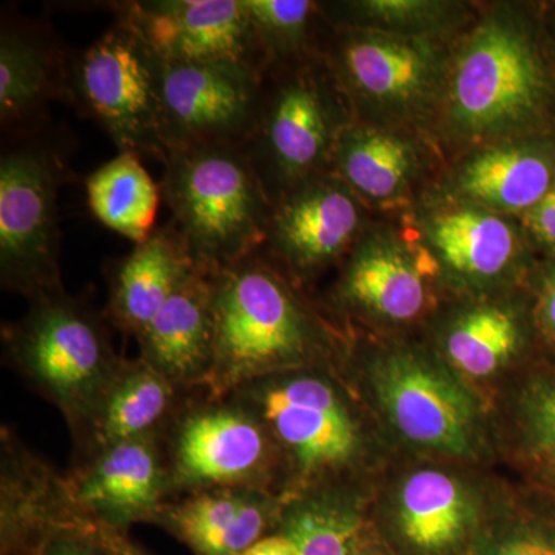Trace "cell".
Masks as SVG:
<instances>
[{
	"mask_svg": "<svg viewBox=\"0 0 555 555\" xmlns=\"http://www.w3.org/2000/svg\"><path fill=\"white\" fill-rule=\"evenodd\" d=\"M555 131V40L545 5L496 3L454 40L430 134L462 155Z\"/></svg>",
	"mask_w": 555,
	"mask_h": 555,
	"instance_id": "1",
	"label": "cell"
},
{
	"mask_svg": "<svg viewBox=\"0 0 555 555\" xmlns=\"http://www.w3.org/2000/svg\"><path fill=\"white\" fill-rule=\"evenodd\" d=\"M217 347L207 393L225 397L247 383L297 369L338 364L346 341L262 250L211 270Z\"/></svg>",
	"mask_w": 555,
	"mask_h": 555,
	"instance_id": "2",
	"label": "cell"
},
{
	"mask_svg": "<svg viewBox=\"0 0 555 555\" xmlns=\"http://www.w3.org/2000/svg\"><path fill=\"white\" fill-rule=\"evenodd\" d=\"M338 364L269 375L225 397L268 427L286 474V499L318 486L353 483L369 436Z\"/></svg>",
	"mask_w": 555,
	"mask_h": 555,
	"instance_id": "3",
	"label": "cell"
},
{
	"mask_svg": "<svg viewBox=\"0 0 555 555\" xmlns=\"http://www.w3.org/2000/svg\"><path fill=\"white\" fill-rule=\"evenodd\" d=\"M27 313L3 324L7 363L64 415L69 433L89 418L126 358L105 313L67 291L30 299Z\"/></svg>",
	"mask_w": 555,
	"mask_h": 555,
	"instance_id": "4",
	"label": "cell"
},
{
	"mask_svg": "<svg viewBox=\"0 0 555 555\" xmlns=\"http://www.w3.org/2000/svg\"><path fill=\"white\" fill-rule=\"evenodd\" d=\"M159 185L171 224L203 268H224L264 244L272 201L243 145L175 150Z\"/></svg>",
	"mask_w": 555,
	"mask_h": 555,
	"instance_id": "5",
	"label": "cell"
},
{
	"mask_svg": "<svg viewBox=\"0 0 555 555\" xmlns=\"http://www.w3.org/2000/svg\"><path fill=\"white\" fill-rule=\"evenodd\" d=\"M360 375L379 415L408 447L454 460L486 452L480 403L436 352L403 343L360 350Z\"/></svg>",
	"mask_w": 555,
	"mask_h": 555,
	"instance_id": "6",
	"label": "cell"
},
{
	"mask_svg": "<svg viewBox=\"0 0 555 555\" xmlns=\"http://www.w3.org/2000/svg\"><path fill=\"white\" fill-rule=\"evenodd\" d=\"M352 120L321 57L264 73L257 122L243 147L272 204L327 173L339 133Z\"/></svg>",
	"mask_w": 555,
	"mask_h": 555,
	"instance_id": "7",
	"label": "cell"
},
{
	"mask_svg": "<svg viewBox=\"0 0 555 555\" xmlns=\"http://www.w3.org/2000/svg\"><path fill=\"white\" fill-rule=\"evenodd\" d=\"M441 40L374 31L328 30L321 60L353 119L433 131L452 47Z\"/></svg>",
	"mask_w": 555,
	"mask_h": 555,
	"instance_id": "8",
	"label": "cell"
},
{
	"mask_svg": "<svg viewBox=\"0 0 555 555\" xmlns=\"http://www.w3.org/2000/svg\"><path fill=\"white\" fill-rule=\"evenodd\" d=\"M14 139L0 156V283L30 301L64 291L57 193L69 169L42 131Z\"/></svg>",
	"mask_w": 555,
	"mask_h": 555,
	"instance_id": "9",
	"label": "cell"
},
{
	"mask_svg": "<svg viewBox=\"0 0 555 555\" xmlns=\"http://www.w3.org/2000/svg\"><path fill=\"white\" fill-rule=\"evenodd\" d=\"M175 500L243 488L286 499V474L275 441L254 412L207 390L179 412L164 434Z\"/></svg>",
	"mask_w": 555,
	"mask_h": 555,
	"instance_id": "10",
	"label": "cell"
},
{
	"mask_svg": "<svg viewBox=\"0 0 555 555\" xmlns=\"http://www.w3.org/2000/svg\"><path fill=\"white\" fill-rule=\"evenodd\" d=\"M164 60L133 28L113 22L72 60V105L93 119L119 152L166 163Z\"/></svg>",
	"mask_w": 555,
	"mask_h": 555,
	"instance_id": "11",
	"label": "cell"
},
{
	"mask_svg": "<svg viewBox=\"0 0 555 555\" xmlns=\"http://www.w3.org/2000/svg\"><path fill=\"white\" fill-rule=\"evenodd\" d=\"M438 284L465 298L528 286L540 262L520 219L425 193L409 214Z\"/></svg>",
	"mask_w": 555,
	"mask_h": 555,
	"instance_id": "12",
	"label": "cell"
},
{
	"mask_svg": "<svg viewBox=\"0 0 555 555\" xmlns=\"http://www.w3.org/2000/svg\"><path fill=\"white\" fill-rule=\"evenodd\" d=\"M434 283L436 269L415 238L393 225L371 222L343 259L331 309L350 323L409 326L429 312Z\"/></svg>",
	"mask_w": 555,
	"mask_h": 555,
	"instance_id": "13",
	"label": "cell"
},
{
	"mask_svg": "<svg viewBox=\"0 0 555 555\" xmlns=\"http://www.w3.org/2000/svg\"><path fill=\"white\" fill-rule=\"evenodd\" d=\"M491 514L476 486L423 465L396 478L372 529L393 555H465Z\"/></svg>",
	"mask_w": 555,
	"mask_h": 555,
	"instance_id": "14",
	"label": "cell"
},
{
	"mask_svg": "<svg viewBox=\"0 0 555 555\" xmlns=\"http://www.w3.org/2000/svg\"><path fill=\"white\" fill-rule=\"evenodd\" d=\"M369 224L367 207L327 171L299 182L272 204L259 250L305 286L341 264Z\"/></svg>",
	"mask_w": 555,
	"mask_h": 555,
	"instance_id": "15",
	"label": "cell"
},
{
	"mask_svg": "<svg viewBox=\"0 0 555 555\" xmlns=\"http://www.w3.org/2000/svg\"><path fill=\"white\" fill-rule=\"evenodd\" d=\"M264 75L233 62L164 61V137L175 150L247 141Z\"/></svg>",
	"mask_w": 555,
	"mask_h": 555,
	"instance_id": "16",
	"label": "cell"
},
{
	"mask_svg": "<svg viewBox=\"0 0 555 555\" xmlns=\"http://www.w3.org/2000/svg\"><path fill=\"white\" fill-rule=\"evenodd\" d=\"M166 62H233L264 75L268 62L244 0H131L109 3Z\"/></svg>",
	"mask_w": 555,
	"mask_h": 555,
	"instance_id": "17",
	"label": "cell"
},
{
	"mask_svg": "<svg viewBox=\"0 0 555 555\" xmlns=\"http://www.w3.org/2000/svg\"><path fill=\"white\" fill-rule=\"evenodd\" d=\"M437 356L460 378L485 382L518 364L547 360L528 286L465 298L436 324Z\"/></svg>",
	"mask_w": 555,
	"mask_h": 555,
	"instance_id": "18",
	"label": "cell"
},
{
	"mask_svg": "<svg viewBox=\"0 0 555 555\" xmlns=\"http://www.w3.org/2000/svg\"><path fill=\"white\" fill-rule=\"evenodd\" d=\"M65 480L86 516L122 535H129L133 525H155L175 500L164 437L159 436L124 441L72 463Z\"/></svg>",
	"mask_w": 555,
	"mask_h": 555,
	"instance_id": "19",
	"label": "cell"
},
{
	"mask_svg": "<svg viewBox=\"0 0 555 555\" xmlns=\"http://www.w3.org/2000/svg\"><path fill=\"white\" fill-rule=\"evenodd\" d=\"M554 185L555 131H551L470 150L427 193L520 219Z\"/></svg>",
	"mask_w": 555,
	"mask_h": 555,
	"instance_id": "20",
	"label": "cell"
},
{
	"mask_svg": "<svg viewBox=\"0 0 555 555\" xmlns=\"http://www.w3.org/2000/svg\"><path fill=\"white\" fill-rule=\"evenodd\" d=\"M72 104V60L43 22L2 16L0 124L10 138L39 129L51 102Z\"/></svg>",
	"mask_w": 555,
	"mask_h": 555,
	"instance_id": "21",
	"label": "cell"
},
{
	"mask_svg": "<svg viewBox=\"0 0 555 555\" xmlns=\"http://www.w3.org/2000/svg\"><path fill=\"white\" fill-rule=\"evenodd\" d=\"M427 134L353 119L337 139L331 171L366 207L408 203L429 171Z\"/></svg>",
	"mask_w": 555,
	"mask_h": 555,
	"instance_id": "22",
	"label": "cell"
},
{
	"mask_svg": "<svg viewBox=\"0 0 555 555\" xmlns=\"http://www.w3.org/2000/svg\"><path fill=\"white\" fill-rule=\"evenodd\" d=\"M203 390L170 382L139 357L126 358L89 418L72 434V463L124 441L164 437L179 412Z\"/></svg>",
	"mask_w": 555,
	"mask_h": 555,
	"instance_id": "23",
	"label": "cell"
},
{
	"mask_svg": "<svg viewBox=\"0 0 555 555\" xmlns=\"http://www.w3.org/2000/svg\"><path fill=\"white\" fill-rule=\"evenodd\" d=\"M284 503L257 489H210L173 500L155 525L195 555H243L276 531Z\"/></svg>",
	"mask_w": 555,
	"mask_h": 555,
	"instance_id": "24",
	"label": "cell"
},
{
	"mask_svg": "<svg viewBox=\"0 0 555 555\" xmlns=\"http://www.w3.org/2000/svg\"><path fill=\"white\" fill-rule=\"evenodd\" d=\"M139 358L189 389H206L215 366L211 270L201 268L175 292L137 339Z\"/></svg>",
	"mask_w": 555,
	"mask_h": 555,
	"instance_id": "25",
	"label": "cell"
},
{
	"mask_svg": "<svg viewBox=\"0 0 555 555\" xmlns=\"http://www.w3.org/2000/svg\"><path fill=\"white\" fill-rule=\"evenodd\" d=\"M199 268L188 241L171 222L156 228L127 257L108 266V301L104 310L108 323L138 339Z\"/></svg>",
	"mask_w": 555,
	"mask_h": 555,
	"instance_id": "26",
	"label": "cell"
},
{
	"mask_svg": "<svg viewBox=\"0 0 555 555\" xmlns=\"http://www.w3.org/2000/svg\"><path fill=\"white\" fill-rule=\"evenodd\" d=\"M367 526L366 502L356 483H338L288 496L275 532L297 555H350Z\"/></svg>",
	"mask_w": 555,
	"mask_h": 555,
	"instance_id": "27",
	"label": "cell"
},
{
	"mask_svg": "<svg viewBox=\"0 0 555 555\" xmlns=\"http://www.w3.org/2000/svg\"><path fill=\"white\" fill-rule=\"evenodd\" d=\"M331 30H357L452 42L477 20L474 7L449 0L321 2Z\"/></svg>",
	"mask_w": 555,
	"mask_h": 555,
	"instance_id": "28",
	"label": "cell"
},
{
	"mask_svg": "<svg viewBox=\"0 0 555 555\" xmlns=\"http://www.w3.org/2000/svg\"><path fill=\"white\" fill-rule=\"evenodd\" d=\"M86 193L91 215L134 246L156 229L163 193L142 166L141 156L119 152L87 177Z\"/></svg>",
	"mask_w": 555,
	"mask_h": 555,
	"instance_id": "29",
	"label": "cell"
},
{
	"mask_svg": "<svg viewBox=\"0 0 555 555\" xmlns=\"http://www.w3.org/2000/svg\"><path fill=\"white\" fill-rule=\"evenodd\" d=\"M514 437L521 465L537 494L555 505V364L543 360L526 367L514 392Z\"/></svg>",
	"mask_w": 555,
	"mask_h": 555,
	"instance_id": "30",
	"label": "cell"
},
{
	"mask_svg": "<svg viewBox=\"0 0 555 555\" xmlns=\"http://www.w3.org/2000/svg\"><path fill=\"white\" fill-rule=\"evenodd\" d=\"M244 5L268 69L321 57L328 33H320V25H327L321 2L244 0Z\"/></svg>",
	"mask_w": 555,
	"mask_h": 555,
	"instance_id": "31",
	"label": "cell"
},
{
	"mask_svg": "<svg viewBox=\"0 0 555 555\" xmlns=\"http://www.w3.org/2000/svg\"><path fill=\"white\" fill-rule=\"evenodd\" d=\"M465 555H555V505L535 494L534 503L492 513Z\"/></svg>",
	"mask_w": 555,
	"mask_h": 555,
	"instance_id": "32",
	"label": "cell"
},
{
	"mask_svg": "<svg viewBox=\"0 0 555 555\" xmlns=\"http://www.w3.org/2000/svg\"><path fill=\"white\" fill-rule=\"evenodd\" d=\"M24 555H144L129 535L90 520L56 525L43 532Z\"/></svg>",
	"mask_w": 555,
	"mask_h": 555,
	"instance_id": "33",
	"label": "cell"
},
{
	"mask_svg": "<svg viewBox=\"0 0 555 555\" xmlns=\"http://www.w3.org/2000/svg\"><path fill=\"white\" fill-rule=\"evenodd\" d=\"M528 284L540 343L551 361L555 357V258L540 259Z\"/></svg>",
	"mask_w": 555,
	"mask_h": 555,
	"instance_id": "34",
	"label": "cell"
},
{
	"mask_svg": "<svg viewBox=\"0 0 555 555\" xmlns=\"http://www.w3.org/2000/svg\"><path fill=\"white\" fill-rule=\"evenodd\" d=\"M520 222L539 258H555V185Z\"/></svg>",
	"mask_w": 555,
	"mask_h": 555,
	"instance_id": "35",
	"label": "cell"
},
{
	"mask_svg": "<svg viewBox=\"0 0 555 555\" xmlns=\"http://www.w3.org/2000/svg\"><path fill=\"white\" fill-rule=\"evenodd\" d=\"M243 555H297V553L286 537L273 532V534L259 540Z\"/></svg>",
	"mask_w": 555,
	"mask_h": 555,
	"instance_id": "36",
	"label": "cell"
},
{
	"mask_svg": "<svg viewBox=\"0 0 555 555\" xmlns=\"http://www.w3.org/2000/svg\"><path fill=\"white\" fill-rule=\"evenodd\" d=\"M350 555H393L392 551L389 550L383 543V540L379 539L377 534H375L372 526H367L366 531L360 535V539L357 540L356 545H353L352 551H350Z\"/></svg>",
	"mask_w": 555,
	"mask_h": 555,
	"instance_id": "37",
	"label": "cell"
},
{
	"mask_svg": "<svg viewBox=\"0 0 555 555\" xmlns=\"http://www.w3.org/2000/svg\"><path fill=\"white\" fill-rule=\"evenodd\" d=\"M545 9L547 24H550L551 33H553V38L555 40V3H553V5L545 7Z\"/></svg>",
	"mask_w": 555,
	"mask_h": 555,
	"instance_id": "38",
	"label": "cell"
}]
</instances>
